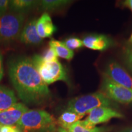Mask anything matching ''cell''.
Wrapping results in <instances>:
<instances>
[{
	"instance_id": "obj_1",
	"label": "cell",
	"mask_w": 132,
	"mask_h": 132,
	"mask_svg": "<svg viewBox=\"0 0 132 132\" xmlns=\"http://www.w3.org/2000/svg\"><path fill=\"white\" fill-rule=\"evenodd\" d=\"M11 81L19 98L29 105H39L51 94L47 84L36 70L32 59L24 56L12 57L7 63Z\"/></svg>"
},
{
	"instance_id": "obj_25",
	"label": "cell",
	"mask_w": 132,
	"mask_h": 132,
	"mask_svg": "<svg viewBox=\"0 0 132 132\" xmlns=\"http://www.w3.org/2000/svg\"><path fill=\"white\" fill-rule=\"evenodd\" d=\"M123 5L131 10L132 12V0H127L123 3Z\"/></svg>"
},
{
	"instance_id": "obj_14",
	"label": "cell",
	"mask_w": 132,
	"mask_h": 132,
	"mask_svg": "<svg viewBox=\"0 0 132 132\" xmlns=\"http://www.w3.org/2000/svg\"><path fill=\"white\" fill-rule=\"evenodd\" d=\"M16 102L14 92L9 87L0 85V112L11 108Z\"/></svg>"
},
{
	"instance_id": "obj_20",
	"label": "cell",
	"mask_w": 132,
	"mask_h": 132,
	"mask_svg": "<svg viewBox=\"0 0 132 132\" xmlns=\"http://www.w3.org/2000/svg\"><path fill=\"white\" fill-rule=\"evenodd\" d=\"M42 59L45 61H54L58 60L57 59V56L56 53L55 51L53 48L50 47L49 48L46 50L43 54L42 56H41Z\"/></svg>"
},
{
	"instance_id": "obj_17",
	"label": "cell",
	"mask_w": 132,
	"mask_h": 132,
	"mask_svg": "<svg viewBox=\"0 0 132 132\" xmlns=\"http://www.w3.org/2000/svg\"><path fill=\"white\" fill-rule=\"evenodd\" d=\"M70 2L68 0H43L39 1V4L42 10L52 11L65 7Z\"/></svg>"
},
{
	"instance_id": "obj_23",
	"label": "cell",
	"mask_w": 132,
	"mask_h": 132,
	"mask_svg": "<svg viewBox=\"0 0 132 132\" xmlns=\"http://www.w3.org/2000/svg\"><path fill=\"white\" fill-rule=\"evenodd\" d=\"M4 74V69H3V54L0 52V81L2 80Z\"/></svg>"
},
{
	"instance_id": "obj_5",
	"label": "cell",
	"mask_w": 132,
	"mask_h": 132,
	"mask_svg": "<svg viewBox=\"0 0 132 132\" xmlns=\"http://www.w3.org/2000/svg\"><path fill=\"white\" fill-rule=\"evenodd\" d=\"M24 19V15L14 12L0 16V42H9L19 38Z\"/></svg>"
},
{
	"instance_id": "obj_22",
	"label": "cell",
	"mask_w": 132,
	"mask_h": 132,
	"mask_svg": "<svg viewBox=\"0 0 132 132\" xmlns=\"http://www.w3.org/2000/svg\"><path fill=\"white\" fill-rule=\"evenodd\" d=\"M9 5V1L8 0H0V16L7 13Z\"/></svg>"
},
{
	"instance_id": "obj_9",
	"label": "cell",
	"mask_w": 132,
	"mask_h": 132,
	"mask_svg": "<svg viewBox=\"0 0 132 132\" xmlns=\"http://www.w3.org/2000/svg\"><path fill=\"white\" fill-rule=\"evenodd\" d=\"M28 110L24 104L16 103L7 110L0 112V126H14Z\"/></svg>"
},
{
	"instance_id": "obj_13",
	"label": "cell",
	"mask_w": 132,
	"mask_h": 132,
	"mask_svg": "<svg viewBox=\"0 0 132 132\" xmlns=\"http://www.w3.org/2000/svg\"><path fill=\"white\" fill-rule=\"evenodd\" d=\"M39 4V1L34 0H11L9 1V9L12 12L24 15Z\"/></svg>"
},
{
	"instance_id": "obj_15",
	"label": "cell",
	"mask_w": 132,
	"mask_h": 132,
	"mask_svg": "<svg viewBox=\"0 0 132 132\" xmlns=\"http://www.w3.org/2000/svg\"><path fill=\"white\" fill-rule=\"evenodd\" d=\"M84 116L82 115L78 114L72 111H66L59 116L57 120V123L61 128L67 130L72 125L80 120Z\"/></svg>"
},
{
	"instance_id": "obj_28",
	"label": "cell",
	"mask_w": 132,
	"mask_h": 132,
	"mask_svg": "<svg viewBox=\"0 0 132 132\" xmlns=\"http://www.w3.org/2000/svg\"><path fill=\"white\" fill-rule=\"evenodd\" d=\"M12 132H21V131L19 129V128L16 127V126H15L14 130H13V131H12Z\"/></svg>"
},
{
	"instance_id": "obj_16",
	"label": "cell",
	"mask_w": 132,
	"mask_h": 132,
	"mask_svg": "<svg viewBox=\"0 0 132 132\" xmlns=\"http://www.w3.org/2000/svg\"><path fill=\"white\" fill-rule=\"evenodd\" d=\"M49 45L50 47L54 49L58 57L67 60H71L74 56V52L67 48L63 42L53 39L50 41Z\"/></svg>"
},
{
	"instance_id": "obj_8",
	"label": "cell",
	"mask_w": 132,
	"mask_h": 132,
	"mask_svg": "<svg viewBox=\"0 0 132 132\" xmlns=\"http://www.w3.org/2000/svg\"><path fill=\"white\" fill-rule=\"evenodd\" d=\"M104 75L118 85L132 89V77L116 62H110Z\"/></svg>"
},
{
	"instance_id": "obj_3",
	"label": "cell",
	"mask_w": 132,
	"mask_h": 132,
	"mask_svg": "<svg viewBox=\"0 0 132 132\" xmlns=\"http://www.w3.org/2000/svg\"><path fill=\"white\" fill-rule=\"evenodd\" d=\"M115 103L101 92L75 97L68 102L67 111L85 116L93 109L100 106L111 107Z\"/></svg>"
},
{
	"instance_id": "obj_27",
	"label": "cell",
	"mask_w": 132,
	"mask_h": 132,
	"mask_svg": "<svg viewBox=\"0 0 132 132\" xmlns=\"http://www.w3.org/2000/svg\"><path fill=\"white\" fill-rule=\"evenodd\" d=\"M57 132H69V131H67V130H65V129H64V128L59 127V128H57Z\"/></svg>"
},
{
	"instance_id": "obj_24",
	"label": "cell",
	"mask_w": 132,
	"mask_h": 132,
	"mask_svg": "<svg viewBox=\"0 0 132 132\" xmlns=\"http://www.w3.org/2000/svg\"><path fill=\"white\" fill-rule=\"evenodd\" d=\"M15 126H0V132H12Z\"/></svg>"
},
{
	"instance_id": "obj_7",
	"label": "cell",
	"mask_w": 132,
	"mask_h": 132,
	"mask_svg": "<svg viewBox=\"0 0 132 132\" xmlns=\"http://www.w3.org/2000/svg\"><path fill=\"white\" fill-rule=\"evenodd\" d=\"M87 118L81 123L87 128H94L95 125L108 122L112 118H122L123 116L111 107L100 106L94 108L88 113Z\"/></svg>"
},
{
	"instance_id": "obj_26",
	"label": "cell",
	"mask_w": 132,
	"mask_h": 132,
	"mask_svg": "<svg viewBox=\"0 0 132 132\" xmlns=\"http://www.w3.org/2000/svg\"><path fill=\"white\" fill-rule=\"evenodd\" d=\"M120 132H132V126L123 129Z\"/></svg>"
},
{
	"instance_id": "obj_21",
	"label": "cell",
	"mask_w": 132,
	"mask_h": 132,
	"mask_svg": "<svg viewBox=\"0 0 132 132\" xmlns=\"http://www.w3.org/2000/svg\"><path fill=\"white\" fill-rule=\"evenodd\" d=\"M125 59L127 65L132 71V46L128 47L125 50Z\"/></svg>"
},
{
	"instance_id": "obj_19",
	"label": "cell",
	"mask_w": 132,
	"mask_h": 132,
	"mask_svg": "<svg viewBox=\"0 0 132 132\" xmlns=\"http://www.w3.org/2000/svg\"><path fill=\"white\" fill-rule=\"evenodd\" d=\"M63 43L67 48L72 51L74 50L81 48L83 47L82 41L78 38L75 37L67 38L65 40L63 41Z\"/></svg>"
},
{
	"instance_id": "obj_11",
	"label": "cell",
	"mask_w": 132,
	"mask_h": 132,
	"mask_svg": "<svg viewBox=\"0 0 132 132\" xmlns=\"http://www.w3.org/2000/svg\"><path fill=\"white\" fill-rule=\"evenodd\" d=\"M37 33L42 39L51 37L56 31V27L53 23L50 15L44 13L36 23Z\"/></svg>"
},
{
	"instance_id": "obj_18",
	"label": "cell",
	"mask_w": 132,
	"mask_h": 132,
	"mask_svg": "<svg viewBox=\"0 0 132 132\" xmlns=\"http://www.w3.org/2000/svg\"><path fill=\"white\" fill-rule=\"evenodd\" d=\"M110 130L111 128L106 127H95L91 129L87 128L82 125L81 120H79L72 125L70 128H69L67 131L69 132H108Z\"/></svg>"
},
{
	"instance_id": "obj_4",
	"label": "cell",
	"mask_w": 132,
	"mask_h": 132,
	"mask_svg": "<svg viewBox=\"0 0 132 132\" xmlns=\"http://www.w3.org/2000/svg\"><path fill=\"white\" fill-rule=\"evenodd\" d=\"M31 59L38 73L47 85L57 81L69 82L67 72L58 60L45 61L37 54L33 56Z\"/></svg>"
},
{
	"instance_id": "obj_29",
	"label": "cell",
	"mask_w": 132,
	"mask_h": 132,
	"mask_svg": "<svg viewBox=\"0 0 132 132\" xmlns=\"http://www.w3.org/2000/svg\"><path fill=\"white\" fill-rule=\"evenodd\" d=\"M129 41H130V42H131V43H132V34H131V35L130 36V39H129Z\"/></svg>"
},
{
	"instance_id": "obj_6",
	"label": "cell",
	"mask_w": 132,
	"mask_h": 132,
	"mask_svg": "<svg viewBox=\"0 0 132 132\" xmlns=\"http://www.w3.org/2000/svg\"><path fill=\"white\" fill-rule=\"evenodd\" d=\"M102 92L111 100L120 103H132V89L116 83L103 75Z\"/></svg>"
},
{
	"instance_id": "obj_2",
	"label": "cell",
	"mask_w": 132,
	"mask_h": 132,
	"mask_svg": "<svg viewBox=\"0 0 132 132\" xmlns=\"http://www.w3.org/2000/svg\"><path fill=\"white\" fill-rule=\"evenodd\" d=\"M57 122L50 114L41 110H28L16 127L21 132H57Z\"/></svg>"
},
{
	"instance_id": "obj_10",
	"label": "cell",
	"mask_w": 132,
	"mask_h": 132,
	"mask_svg": "<svg viewBox=\"0 0 132 132\" xmlns=\"http://www.w3.org/2000/svg\"><path fill=\"white\" fill-rule=\"evenodd\" d=\"M37 20L36 19L31 20L23 28L19 36L21 42L27 45H39L42 42L43 39L37 33L36 28Z\"/></svg>"
},
{
	"instance_id": "obj_12",
	"label": "cell",
	"mask_w": 132,
	"mask_h": 132,
	"mask_svg": "<svg viewBox=\"0 0 132 132\" xmlns=\"http://www.w3.org/2000/svg\"><path fill=\"white\" fill-rule=\"evenodd\" d=\"M83 45L94 50L104 51L111 45V41L105 35H90L83 39Z\"/></svg>"
}]
</instances>
